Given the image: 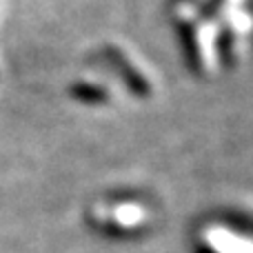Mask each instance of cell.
<instances>
[{"instance_id": "1", "label": "cell", "mask_w": 253, "mask_h": 253, "mask_svg": "<svg viewBox=\"0 0 253 253\" xmlns=\"http://www.w3.org/2000/svg\"><path fill=\"white\" fill-rule=\"evenodd\" d=\"M102 56H105V60L114 67L116 74L123 78L125 87L129 89L133 96H138V98H149L151 96L153 89H151V83L147 80V76H144L135 65H131V60L125 56L123 51H120L118 47H111V44L109 47H105Z\"/></svg>"}, {"instance_id": "2", "label": "cell", "mask_w": 253, "mask_h": 253, "mask_svg": "<svg viewBox=\"0 0 253 253\" xmlns=\"http://www.w3.org/2000/svg\"><path fill=\"white\" fill-rule=\"evenodd\" d=\"M178 38H180V47H182V56H184V62H187L189 71L196 76H202L205 74V58H202L196 25H193L191 20H180L178 22Z\"/></svg>"}, {"instance_id": "3", "label": "cell", "mask_w": 253, "mask_h": 253, "mask_svg": "<svg viewBox=\"0 0 253 253\" xmlns=\"http://www.w3.org/2000/svg\"><path fill=\"white\" fill-rule=\"evenodd\" d=\"M89 224L96 233L109 238V240H133L149 231L147 227H125L120 222H109V220H93L89 218Z\"/></svg>"}, {"instance_id": "4", "label": "cell", "mask_w": 253, "mask_h": 253, "mask_svg": "<svg viewBox=\"0 0 253 253\" xmlns=\"http://www.w3.org/2000/svg\"><path fill=\"white\" fill-rule=\"evenodd\" d=\"M69 96L74 100L83 102V105H107L109 102V91L105 87H98L91 83H83V80H76L69 87Z\"/></svg>"}, {"instance_id": "5", "label": "cell", "mask_w": 253, "mask_h": 253, "mask_svg": "<svg viewBox=\"0 0 253 253\" xmlns=\"http://www.w3.org/2000/svg\"><path fill=\"white\" fill-rule=\"evenodd\" d=\"M215 51H218V58L222 62V67L231 69L233 62H236V49H233V31L231 27H222L218 31V38H215Z\"/></svg>"}, {"instance_id": "6", "label": "cell", "mask_w": 253, "mask_h": 253, "mask_svg": "<svg viewBox=\"0 0 253 253\" xmlns=\"http://www.w3.org/2000/svg\"><path fill=\"white\" fill-rule=\"evenodd\" d=\"M220 4H222V0H205V4L200 7V16L202 18H213L215 13H218V9H220Z\"/></svg>"}, {"instance_id": "7", "label": "cell", "mask_w": 253, "mask_h": 253, "mask_svg": "<svg viewBox=\"0 0 253 253\" xmlns=\"http://www.w3.org/2000/svg\"><path fill=\"white\" fill-rule=\"evenodd\" d=\"M193 253H218V251H215L213 247H209V245H198Z\"/></svg>"}, {"instance_id": "8", "label": "cell", "mask_w": 253, "mask_h": 253, "mask_svg": "<svg viewBox=\"0 0 253 253\" xmlns=\"http://www.w3.org/2000/svg\"><path fill=\"white\" fill-rule=\"evenodd\" d=\"M173 2H182V0H173Z\"/></svg>"}]
</instances>
